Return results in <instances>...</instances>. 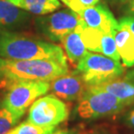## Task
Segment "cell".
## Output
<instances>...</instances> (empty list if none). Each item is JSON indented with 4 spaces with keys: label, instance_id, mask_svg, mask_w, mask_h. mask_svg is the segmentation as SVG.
Masks as SVG:
<instances>
[{
    "label": "cell",
    "instance_id": "1",
    "mask_svg": "<svg viewBox=\"0 0 134 134\" xmlns=\"http://www.w3.org/2000/svg\"><path fill=\"white\" fill-rule=\"evenodd\" d=\"M0 57L10 60L53 58L66 61L65 53L58 45L10 31L0 33Z\"/></svg>",
    "mask_w": 134,
    "mask_h": 134
},
{
    "label": "cell",
    "instance_id": "2",
    "mask_svg": "<svg viewBox=\"0 0 134 134\" xmlns=\"http://www.w3.org/2000/svg\"><path fill=\"white\" fill-rule=\"evenodd\" d=\"M68 72L67 62L59 59H4V79L9 81L31 80L51 82Z\"/></svg>",
    "mask_w": 134,
    "mask_h": 134
},
{
    "label": "cell",
    "instance_id": "3",
    "mask_svg": "<svg viewBox=\"0 0 134 134\" xmlns=\"http://www.w3.org/2000/svg\"><path fill=\"white\" fill-rule=\"evenodd\" d=\"M126 106L114 95L98 86H88L79 100L76 112L83 119H97L113 116Z\"/></svg>",
    "mask_w": 134,
    "mask_h": 134
},
{
    "label": "cell",
    "instance_id": "4",
    "mask_svg": "<svg viewBox=\"0 0 134 134\" xmlns=\"http://www.w3.org/2000/svg\"><path fill=\"white\" fill-rule=\"evenodd\" d=\"M77 71L88 86H94L121 77L125 69L120 61L87 52L77 63Z\"/></svg>",
    "mask_w": 134,
    "mask_h": 134
},
{
    "label": "cell",
    "instance_id": "5",
    "mask_svg": "<svg viewBox=\"0 0 134 134\" xmlns=\"http://www.w3.org/2000/svg\"><path fill=\"white\" fill-rule=\"evenodd\" d=\"M2 106L23 116L29 106L50 90V82L18 80L10 81Z\"/></svg>",
    "mask_w": 134,
    "mask_h": 134
},
{
    "label": "cell",
    "instance_id": "6",
    "mask_svg": "<svg viewBox=\"0 0 134 134\" xmlns=\"http://www.w3.org/2000/svg\"><path fill=\"white\" fill-rule=\"evenodd\" d=\"M68 115L66 104L55 95L50 94L40 97L31 104L28 121L40 127H56L65 121Z\"/></svg>",
    "mask_w": 134,
    "mask_h": 134
},
{
    "label": "cell",
    "instance_id": "7",
    "mask_svg": "<svg viewBox=\"0 0 134 134\" xmlns=\"http://www.w3.org/2000/svg\"><path fill=\"white\" fill-rule=\"evenodd\" d=\"M36 23L39 31L52 41H61L79 25L85 24L79 13L72 10H63L38 18Z\"/></svg>",
    "mask_w": 134,
    "mask_h": 134
},
{
    "label": "cell",
    "instance_id": "8",
    "mask_svg": "<svg viewBox=\"0 0 134 134\" xmlns=\"http://www.w3.org/2000/svg\"><path fill=\"white\" fill-rule=\"evenodd\" d=\"M79 16L84 21L85 26L96 29L104 34L114 36L119 24L112 15L111 10L104 4H95L81 10Z\"/></svg>",
    "mask_w": 134,
    "mask_h": 134
},
{
    "label": "cell",
    "instance_id": "9",
    "mask_svg": "<svg viewBox=\"0 0 134 134\" xmlns=\"http://www.w3.org/2000/svg\"><path fill=\"white\" fill-rule=\"evenodd\" d=\"M88 85L77 71L66 73L50 82V90L53 95L66 101L79 100Z\"/></svg>",
    "mask_w": 134,
    "mask_h": 134
},
{
    "label": "cell",
    "instance_id": "10",
    "mask_svg": "<svg viewBox=\"0 0 134 134\" xmlns=\"http://www.w3.org/2000/svg\"><path fill=\"white\" fill-rule=\"evenodd\" d=\"M94 86L99 87L100 89L114 95L126 105L134 104V70L127 72L124 77L121 76L104 84Z\"/></svg>",
    "mask_w": 134,
    "mask_h": 134
},
{
    "label": "cell",
    "instance_id": "11",
    "mask_svg": "<svg viewBox=\"0 0 134 134\" xmlns=\"http://www.w3.org/2000/svg\"><path fill=\"white\" fill-rule=\"evenodd\" d=\"M30 15L27 12L10 4L7 0H0V28L15 30L28 23Z\"/></svg>",
    "mask_w": 134,
    "mask_h": 134
},
{
    "label": "cell",
    "instance_id": "12",
    "mask_svg": "<svg viewBox=\"0 0 134 134\" xmlns=\"http://www.w3.org/2000/svg\"><path fill=\"white\" fill-rule=\"evenodd\" d=\"M120 59L126 67L134 65V34L126 26L119 25L114 34Z\"/></svg>",
    "mask_w": 134,
    "mask_h": 134
},
{
    "label": "cell",
    "instance_id": "13",
    "mask_svg": "<svg viewBox=\"0 0 134 134\" xmlns=\"http://www.w3.org/2000/svg\"><path fill=\"white\" fill-rule=\"evenodd\" d=\"M82 25H85V24L79 25L74 31L68 33L61 40L67 58L72 64L79 63L87 52L86 47L83 42L81 33H80Z\"/></svg>",
    "mask_w": 134,
    "mask_h": 134
},
{
    "label": "cell",
    "instance_id": "14",
    "mask_svg": "<svg viewBox=\"0 0 134 134\" xmlns=\"http://www.w3.org/2000/svg\"><path fill=\"white\" fill-rule=\"evenodd\" d=\"M29 13L37 15H46L55 12L61 6L58 0H7Z\"/></svg>",
    "mask_w": 134,
    "mask_h": 134
},
{
    "label": "cell",
    "instance_id": "15",
    "mask_svg": "<svg viewBox=\"0 0 134 134\" xmlns=\"http://www.w3.org/2000/svg\"><path fill=\"white\" fill-rule=\"evenodd\" d=\"M80 33H81L82 40L87 50L94 52H100L101 38L104 34L103 32L96 29L82 25Z\"/></svg>",
    "mask_w": 134,
    "mask_h": 134
},
{
    "label": "cell",
    "instance_id": "16",
    "mask_svg": "<svg viewBox=\"0 0 134 134\" xmlns=\"http://www.w3.org/2000/svg\"><path fill=\"white\" fill-rule=\"evenodd\" d=\"M55 128L56 127H40L27 120L21 123L18 126L13 127L6 134H52L55 132Z\"/></svg>",
    "mask_w": 134,
    "mask_h": 134
},
{
    "label": "cell",
    "instance_id": "17",
    "mask_svg": "<svg viewBox=\"0 0 134 134\" xmlns=\"http://www.w3.org/2000/svg\"><path fill=\"white\" fill-rule=\"evenodd\" d=\"M21 117L4 106L0 107V134H6L15 127Z\"/></svg>",
    "mask_w": 134,
    "mask_h": 134
},
{
    "label": "cell",
    "instance_id": "18",
    "mask_svg": "<svg viewBox=\"0 0 134 134\" xmlns=\"http://www.w3.org/2000/svg\"><path fill=\"white\" fill-rule=\"evenodd\" d=\"M100 53L112 59L120 61V56L118 51L114 36L111 34H103L101 38Z\"/></svg>",
    "mask_w": 134,
    "mask_h": 134
},
{
    "label": "cell",
    "instance_id": "19",
    "mask_svg": "<svg viewBox=\"0 0 134 134\" xmlns=\"http://www.w3.org/2000/svg\"><path fill=\"white\" fill-rule=\"evenodd\" d=\"M67 1H68V7L71 8V10L79 13L85 8L98 4L100 0H67Z\"/></svg>",
    "mask_w": 134,
    "mask_h": 134
},
{
    "label": "cell",
    "instance_id": "20",
    "mask_svg": "<svg viewBox=\"0 0 134 134\" xmlns=\"http://www.w3.org/2000/svg\"><path fill=\"white\" fill-rule=\"evenodd\" d=\"M119 25H125L134 34V15L127 16L119 19Z\"/></svg>",
    "mask_w": 134,
    "mask_h": 134
},
{
    "label": "cell",
    "instance_id": "21",
    "mask_svg": "<svg viewBox=\"0 0 134 134\" xmlns=\"http://www.w3.org/2000/svg\"><path fill=\"white\" fill-rule=\"evenodd\" d=\"M125 121H126L127 125L134 130V107L127 113L126 117H125Z\"/></svg>",
    "mask_w": 134,
    "mask_h": 134
},
{
    "label": "cell",
    "instance_id": "22",
    "mask_svg": "<svg viewBox=\"0 0 134 134\" xmlns=\"http://www.w3.org/2000/svg\"><path fill=\"white\" fill-rule=\"evenodd\" d=\"M4 79V58L0 57V81Z\"/></svg>",
    "mask_w": 134,
    "mask_h": 134
},
{
    "label": "cell",
    "instance_id": "23",
    "mask_svg": "<svg viewBox=\"0 0 134 134\" xmlns=\"http://www.w3.org/2000/svg\"><path fill=\"white\" fill-rule=\"evenodd\" d=\"M127 10L130 14L134 15V0H131L128 4V7H127Z\"/></svg>",
    "mask_w": 134,
    "mask_h": 134
},
{
    "label": "cell",
    "instance_id": "24",
    "mask_svg": "<svg viewBox=\"0 0 134 134\" xmlns=\"http://www.w3.org/2000/svg\"><path fill=\"white\" fill-rule=\"evenodd\" d=\"M52 134H71L68 131H65V130H59V131H57V132H52Z\"/></svg>",
    "mask_w": 134,
    "mask_h": 134
},
{
    "label": "cell",
    "instance_id": "25",
    "mask_svg": "<svg viewBox=\"0 0 134 134\" xmlns=\"http://www.w3.org/2000/svg\"><path fill=\"white\" fill-rule=\"evenodd\" d=\"M61 1H62L65 5H67V6H68V1H67V0H61Z\"/></svg>",
    "mask_w": 134,
    "mask_h": 134
},
{
    "label": "cell",
    "instance_id": "26",
    "mask_svg": "<svg viewBox=\"0 0 134 134\" xmlns=\"http://www.w3.org/2000/svg\"><path fill=\"white\" fill-rule=\"evenodd\" d=\"M120 2H126V1H131V0H119Z\"/></svg>",
    "mask_w": 134,
    "mask_h": 134
},
{
    "label": "cell",
    "instance_id": "27",
    "mask_svg": "<svg viewBox=\"0 0 134 134\" xmlns=\"http://www.w3.org/2000/svg\"><path fill=\"white\" fill-rule=\"evenodd\" d=\"M94 134H100V133H94Z\"/></svg>",
    "mask_w": 134,
    "mask_h": 134
}]
</instances>
